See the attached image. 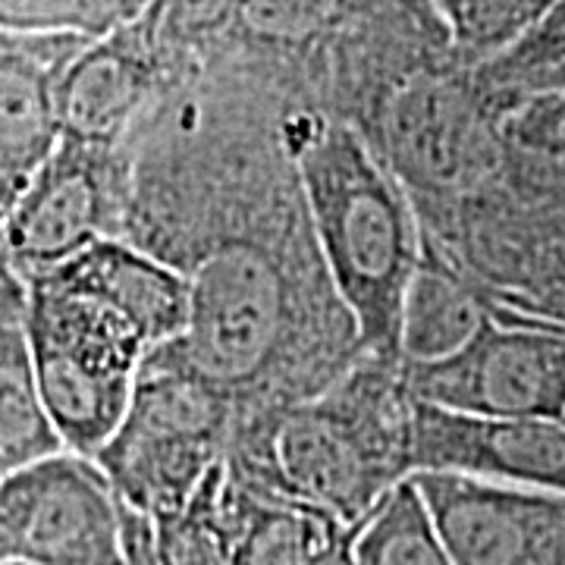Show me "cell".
Returning a JSON list of instances; mask_svg holds the SVG:
<instances>
[{"instance_id":"6da1fadb","label":"cell","mask_w":565,"mask_h":565,"mask_svg":"<svg viewBox=\"0 0 565 565\" xmlns=\"http://www.w3.org/2000/svg\"><path fill=\"white\" fill-rule=\"evenodd\" d=\"M120 239L185 277L189 321L170 345L236 422L321 393L364 355L315 243L277 104L202 95L148 122L129 148Z\"/></svg>"},{"instance_id":"7a4b0ae2","label":"cell","mask_w":565,"mask_h":565,"mask_svg":"<svg viewBox=\"0 0 565 565\" xmlns=\"http://www.w3.org/2000/svg\"><path fill=\"white\" fill-rule=\"evenodd\" d=\"M412 403L403 362L364 352L321 393L239 418L223 465L255 493L355 527L412 475Z\"/></svg>"},{"instance_id":"3957f363","label":"cell","mask_w":565,"mask_h":565,"mask_svg":"<svg viewBox=\"0 0 565 565\" xmlns=\"http://www.w3.org/2000/svg\"><path fill=\"white\" fill-rule=\"evenodd\" d=\"M282 139L321 262L355 318L362 349L403 362L399 318L424 252L415 204L355 126L327 117L311 102L286 110Z\"/></svg>"},{"instance_id":"277c9868","label":"cell","mask_w":565,"mask_h":565,"mask_svg":"<svg viewBox=\"0 0 565 565\" xmlns=\"http://www.w3.org/2000/svg\"><path fill=\"white\" fill-rule=\"evenodd\" d=\"M434 230L505 192V145L475 66L446 47L408 63L349 120Z\"/></svg>"},{"instance_id":"5b68a950","label":"cell","mask_w":565,"mask_h":565,"mask_svg":"<svg viewBox=\"0 0 565 565\" xmlns=\"http://www.w3.org/2000/svg\"><path fill=\"white\" fill-rule=\"evenodd\" d=\"M25 337L61 444L95 459L120 427L151 340L120 305L63 267L25 280Z\"/></svg>"},{"instance_id":"8992f818","label":"cell","mask_w":565,"mask_h":565,"mask_svg":"<svg viewBox=\"0 0 565 565\" xmlns=\"http://www.w3.org/2000/svg\"><path fill=\"white\" fill-rule=\"evenodd\" d=\"M233 424V403L161 343L145 355L129 408L95 462L120 503L154 522L185 505L223 462Z\"/></svg>"},{"instance_id":"52a82bcc","label":"cell","mask_w":565,"mask_h":565,"mask_svg":"<svg viewBox=\"0 0 565 565\" xmlns=\"http://www.w3.org/2000/svg\"><path fill=\"white\" fill-rule=\"evenodd\" d=\"M424 236L481 289L493 315L565 330V214L497 192Z\"/></svg>"},{"instance_id":"ba28073f","label":"cell","mask_w":565,"mask_h":565,"mask_svg":"<svg viewBox=\"0 0 565 565\" xmlns=\"http://www.w3.org/2000/svg\"><path fill=\"white\" fill-rule=\"evenodd\" d=\"M122 503L98 462L57 449L0 478V563L120 565Z\"/></svg>"},{"instance_id":"9c48e42d","label":"cell","mask_w":565,"mask_h":565,"mask_svg":"<svg viewBox=\"0 0 565 565\" xmlns=\"http://www.w3.org/2000/svg\"><path fill=\"white\" fill-rule=\"evenodd\" d=\"M415 399L481 418L565 415V330L493 315L440 362L405 367Z\"/></svg>"},{"instance_id":"30bf717a","label":"cell","mask_w":565,"mask_h":565,"mask_svg":"<svg viewBox=\"0 0 565 565\" xmlns=\"http://www.w3.org/2000/svg\"><path fill=\"white\" fill-rule=\"evenodd\" d=\"M126 199V145L61 139L10 214L0 252L25 282L88 245L120 239Z\"/></svg>"},{"instance_id":"8fae6325","label":"cell","mask_w":565,"mask_h":565,"mask_svg":"<svg viewBox=\"0 0 565 565\" xmlns=\"http://www.w3.org/2000/svg\"><path fill=\"white\" fill-rule=\"evenodd\" d=\"M452 565H565V493L415 471Z\"/></svg>"},{"instance_id":"7c38bea8","label":"cell","mask_w":565,"mask_h":565,"mask_svg":"<svg viewBox=\"0 0 565 565\" xmlns=\"http://www.w3.org/2000/svg\"><path fill=\"white\" fill-rule=\"evenodd\" d=\"M412 475L452 471L565 493V422L481 418L412 403Z\"/></svg>"},{"instance_id":"4fadbf2b","label":"cell","mask_w":565,"mask_h":565,"mask_svg":"<svg viewBox=\"0 0 565 565\" xmlns=\"http://www.w3.org/2000/svg\"><path fill=\"white\" fill-rule=\"evenodd\" d=\"M85 35L0 29V243L22 192L61 145L57 82Z\"/></svg>"},{"instance_id":"5bb4252c","label":"cell","mask_w":565,"mask_h":565,"mask_svg":"<svg viewBox=\"0 0 565 565\" xmlns=\"http://www.w3.org/2000/svg\"><path fill=\"white\" fill-rule=\"evenodd\" d=\"M163 79L161 54L141 20L88 39L57 82L63 139L122 145Z\"/></svg>"},{"instance_id":"9a60e30c","label":"cell","mask_w":565,"mask_h":565,"mask_svg":"<svg viewBox=\"0 0 565 565\" xmlns=\"http://www.w3.org/2000/svg\"><path fill=\"white\" fill-rule=\"evenodd\" d=\"M70 277L98 289L139 323L151 349L182 337L189 321V282L177 267L126 239H102L57 264Z\"/></svg>"},{"instance_id":"2e32d148","label":"cell","mask_w":565,"mask_h":565,"mask_svg":"<svg viewBox=\"0 0 565 565\" xmlns=\"http://www.w3.org/2000/svg\"><path fill=\"white\" fill-rule=\"evenodd\" d=\"M66 449L41 403L29 337L25 282L0 252V478Z\"/></svg>"},{"instance_id":"e0dca14e","label":"cell","mask_w":565,"mask_h":565,"mask_svg":"<svg viewBox=\"0 0 565 565\" xmlns=\"http://www.w3.org/2000/svg\"><path fill=\"white\" fill-rule=\"evenodd\" d=\"M487 318L490 305L481 289L424 236L422 264L405 289L399 318V359L405 367L440 362L459 352Z\"/></svg>"},{"instance_id":"ac0fdd59","label":"cell","mask_w":565,"mask_h":565,"mask_svg":"<svg viewBox=\"0 0 565 565\" xmlns=\"http://www.w3.org/2000/svg\"><path fill=\"white\" fill-rule=\"evenodd\" d=\"M233 546L226 565H308L345 527L318 509L264 497L226 471Z\"/></svg>"},{"instance_id":"d6986e66","label":"cell","mask_w":565,"mask_h":565,"mask_svg":"<svg viewBox=\"0 0 565 565\" xmlns=\"http://www.w3.org/2000/svg\"><path fill=\"white\" fill-rule=\"evenodd\" d=\"M384 0H236L230 39L245 51L305 63Z\"/></svg>"},{"instance_id":"ffe728a7","label":"cell","mask_w":565,"mask_h":565,"mask_svg":"<svg viewBox=\"0 0 565 565\" xmlns=\"http://www.w3.org/2000/svg\"><path fill=\"white\" fill-rule=\"evenodd\" d=\"M352 565H452L412 475L352 527Z\"/></svg>"},{"instance_id":"44dd1931","label":"cell","mask_w":565,"mask_h":565,"mask_svg":"<svg viewBox=\"0 0 565 565\" xmlns=\"http://www.w3.org/2000/svg\"><path fill=\"white\" fill-rule=\"evenodd\" d=\"M154 541L163 565L230 563L233 519L226 493V465H214L185 505L163 519H154Z\"/></svg>"},{"instance_id":"7402d4cb","label":"cell","mask_w":565,"mask_h":565,"mask_svg":"<svg viewBox=\"0 0 565 565\" xmlns=\"http://www.w3.org/2000/svg\"><path fill=\"white\" fill-rule=\"evenodd\" d=\"M456 54L481 66L509 51L544 20L559 0H434Z\"/></svg>"},{"instance_id":"603a6c76","label":"cell","mask_w":565,"mask_h":565,"mask_svg":"<svg viewBox=\"0 0 565 565\" xmlns=\"http://www.w3.org/2000/svg\"><path fill=\"white\" fill-rule=\"evenodd\" d=\"M475 76L484 88L505 95H525V92L559 85L565 76V0H559L509 51L475 66Z\"/></svg>"},{"instance_id":"cb8c5ba5","label":"cell","mask_w":565,"mask_h":565,"mask_svg":"<svg viewBox=\"0 0 565 565\" xmlns=\"http://www.w3.org/2000/svg\"><path fill=\"white\" fill-rule=\"evenodd\" d=\"M120 565H163L154 541V522L129 505H122Z\"/></svg>"},{"instance_id":"d4e9b609","label":"cell","mask_w":565,"mask_h":565,"mask_svg":"<svg viewBox=\"0 0 565 565\" xmlns=\"http://www.w3.org/2000/svg\"><path fill=\"white\" fill-rule=\"evenodd\" d=\"M85 3L98 17L104 32L117 29L122 22L139 20L141 13H145V7H148V0H85Z\"/></svg>"},{"instance_id":"484cf974","label":"cell","mask_w":565,"mask_h":565,"mask_svg":"<svg viewBox=\"0 0 565 565\" xmlns=\"http://www.w3.org/2000/svg\"><path fill=\"white\" fill-rule=\"evenodd\" d=\"M308 565H352V527L337 534Z\"/></svg>"},{"instance_id":"4316f807","label":"cell","mask_w":565,"mask_h":565,"mask_svg":"<svg viewBox=\"0 0 565 565\" xmlns=\"http://www.w3.org/2000/svg\"><path fill=\"white\" fill-rule=\"evenodd\" d=\"M0 565H10V563H0Z\"/></svg>"},{"instance_id":"83f0119b","label":"cell","mask_w":565,"mask_h":565,"mask_svg":"<svg viewBox=\"0 0 565 565\" xmlns=\"http://www.w3.org/2000/svg\"><path fill=\"white\" fill-rule=\"evenodd\" d=\"M563 422H565V415H563Z\"/></svg>"}]
</instances>
